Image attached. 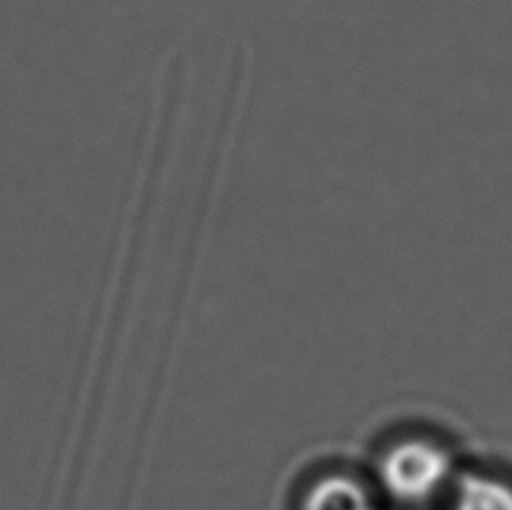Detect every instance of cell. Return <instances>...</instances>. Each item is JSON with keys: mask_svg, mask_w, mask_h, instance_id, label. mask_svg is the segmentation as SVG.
<instances>
[{"mask_svg": "<svg viewBox=\"0 0 512 510\" xmlns=\"http://www.w3.org/2000/svg\"><path fill=\"white\" fill-rule=\"evenodd\" d=\"M376 472L384 493L400 504H425L456 479L450 448L429 436L391 443L378 459Z\"/></svg>", "mask_w": 512, "mask_h": 510, "instance_id": "obj_1", "label": "cell"}, {"mask_svg": "<svg viewBox=\"0 0 512 510\" xmlns=\"http://www.w3.org/2000/svg\"><path fill=\"white\" fill-rule=\"evenodd\" d=\"M452 510H512V486L483 472H465L452 484Z\"/></svg>", "mask_w": 512, "mask_h": 510, "instance_id": "obj_3", "label": "cell"}, {"mask_svg": "<svg viewBox=\"0 0 512 510\" xmlns=\"http://www.w3.org/2000/svg\"><path fill=\"white\" fill-rule=\"evenodd\" d=\"M301 510H376L367 486L351 475H326L306 490Z\"/></svg>", "mask_w": 512, "mask_h": 510, "instance_id": "obj_2", "label": "cell"}]
</instances>
